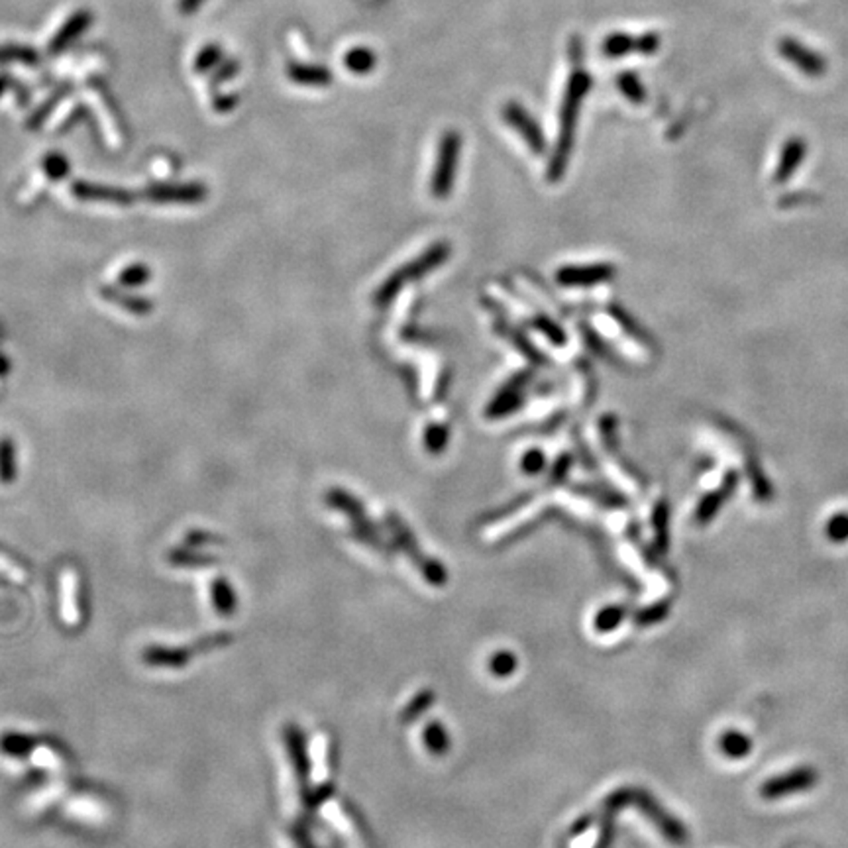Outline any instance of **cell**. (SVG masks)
<instances>
[{"label": "cell", "mask_w": 848, "mask_h": 848, "mask_svg": "<svg viewBox=\"0 0 848 848\" xmlns=\"http://www.w3.org/2000/svg\"><path fill=\"white\" fill-rule=\"evenodd\" d=\"M448 256H450V246L446 242L434 243V246L424 252L422 256H419L417 260H412L407 265H402V268L399 271H395L393 275H389V278L385 279V283L381 285L379 291L375 293V299H374L375 305H379V306L389 305L391 301H393V296L402 287H405L409 281L420 279L422 275H427L432 269H437L438 265H442L444 261L448 260Z\"/></svg>", "instance_id": "obj_1"}, {"label": "cell", "mask_w": 848, "mask_h": 848, "mask_svg": "<svg viewBox=\"0 0 848 848\" xmlns=\"http://www.w3.org/2000/svg\"><path fill=\"white\" fill-rule=\"evenodd\" d=\"M458 155H460V137L458 134H446L442 140L440 152H438V163L434 167V175H432V195L437 199H444L450 195L452 185H454V175H455V167H458Z\"/></svg>", "instance_id": "obj_2"}, {"label": "cell", "mask_w": 848, "mask_h": 848, "mask_svg": "<svg viewBox=\"0 0 848 848\" xmlns=\"http://www.w3.org/2000/svg\"><path fill=\"white\" fill-rule=\"evenodd\" d=\"M817 782H819V773L813 768H798L762 783L760 795L764 799H780V798H786V795L808 791Z\"/></svg>", "instance_id": "obj_3"}, {"label": "cell", "mask_w": 848, "mask_h": 848, "mask_svg": "<svg viewBox=\"0 0 848 848\" xmlns=\"http://www.w3.org/2000/svg\"><path fill=\"white\" fill-rule=\"evenodd\" d=\"M146 199L157 205H197L207 199V187L200 183L154 185L146 189Z\"/></svg>", "instance_id": "obj_4"}, {"label": "cell", "mask_w": 848, "mask_h": 848, "mask_svg": "<svg viewBox=\"0 0 848 848\" xmlns=\"http://www.w3.org/2000/svg\"><path fill=\"white\" fill-rule=\"evenodd\" d=\"M614 265L591 263V265H570L556 273V281L564 287H593L614 278Z\"/></svg>", "instance_id": "obj_5"}, {"label": "cell", "mask_w": 848, "mask_h": 848, "mask_svg": "<svg viewBox=\"0 0 848 848\" xmlns=\"http://www.w3.org/2000/svg\"><path fill=\"white\" fill-rule=\"evenodd\" d=\"M73 197H77L84 203H106L114 207H130L134 203V195L126 189L99 185L91 181H77L71 187Z\"/></svg>", "instance_id": "obj_6"}, {"label": "cell", "mask_w": 848, "mask_h": 848, "mask_svg": "<svg viewBox=\"0 0 848 848\" xmlns=\"http://www.w3.org/2000/svg\"><path fill=\"white\" fill-rule=\"evenodd\" d=\"M525 385H526V375H515L508 384L495 395L491 401V405L487 407V415L493 419L507 417L511 415L513 411L518 409V405L523 402L525 397Z\"/></svg>", "instance_id": "obj_7"}, {"label": "cell", "mask_w": 848, "mask_h": 848, "mask_svg": "<svg viewBox=\"0 0 848 848\" xmlns=\"http://www.w3.org/2000/svg\"><path fill=\"white\" fill-rule=\"evenodd\" d=\"M89 24H91V14L87 13V10H79V13L71 14V18L67 20V22L57 30V34L49 40L48 51L51 53V56H56V53L63 51L71 44L73 40H77L83 34V31L87 30Z\"/></svg>", "instance_id": "obj_8"}, {"label": "cell", "mask_w": 848, "mask_h": 848, "mask_svg": "<svg viewBox=\"0 0 848 848\" xmlns=\"http://www.w3.org/2000/svg\"><path fill=\"white\" fill-rule=\"evenodd\" d=\"M101 296L104 301L120 306L122 311H128L134 316H147L154 311V303L147 301L146 296L124 293L122 289L110 287V285H104V287H101Z\"/></svg>", "instance_id": "obj_9"}, {"label": "cell", "mask_w": 848, "mask_h": 848, "mask_svg": "<svg viewBox=\"0 0 848 848\" xmlns=\"http://www.w3.org/2000/svg\"><path fill=\"white\" fill-rule=\"evenodd\" d=\"M507 119L508 122H511L515 128L523 134V137L526 140V144L533 147L534 152H543V147H544V140H543V134L538 132L536 128V124L533 126V122H530L526 116L521 112V109H511L507 112Z\"/></svg>", "instance_id": "obj_10"}, {"label": "cell", "mask_w": 848, "mask_h": 848, "mask_svg": "<svg viewBox=\"0 0 848 848\" xmlns=\"http://www.w3.org/2000/svg\"><path fill=\"white\" fill-rule=\"evenodd\" d=\"M18 473L16 462V446L10 437L0 438V481L13 483Z\"/></svg>", "instance_id": "obj_11"}, {"label": "cell", "mask_w": 848, "mask_h": 848, "mask_svg": "<svg viewBox=\"0 0 848 848\" xmlns=\"http://www.w3.org/2000/svg\"><path fill=\"white\" fill-rule=\"evenodd\" d=\"M152 279V269L147 263H130L119 273L120 287H144V285Z\"/></svg>", "instance_id": "obj_12"}, {"label": "cell", "mask_w": 848, "mask_h": 848, "mask_svg": "<svg viewBox=\"0 0 848 848\" xmlns=\"http://www.w3.org/2000/svg\"><path fill=\"white\" fill-rule=\"evenodd\" d=\"M719 746L729 758H742L750 752L752 740L746 735L737 733V730H729V733H725L723 737H720Z\"/></svg>", "instance_id": "obj_13"}, {"label": "cell", "mask_w": 848, "mask_h": 848, "mask_svg": "<svg viewBox=\"0 0 848 848\" xmlns=\"http://www.w3.org/2000/svg\"><path fill=\"white\" fill-rule=\"evenodd\" d=\"M289 77L301 84H324L328 83V73L321 67H305L299 63H293L287 69Z\"/></svg>", "instance_id": "obj_14"}, {"label": "cell", "mask_w": 848, "mask_h": 848, "mask_svg": "<svg viewBox=\"0 0 848 848\" xmlns=\"http://www.w3.org/2000/svg\"><path fill=\"white\" fill-rule=\"evenodd\" d=\"M41 173H44L49 181H59V179L67 177L69 162L66 159V155L49 154L44 157V162H41Z\"/></svg>", "instance_id": "obj_15"}, {"label": "cell", "mask_w": 848, "mask_h": 848, "mask_svg": "<svg viewBox=\"0 0 848 848\" xmlns=\"http://www.w3.org/2000/svg\"><path fill=\"white\" fill-rule=\"evenodd\" d=\"M38 53L26 46H3L0 48V63L3 61H20L26 66H36Z\"/></svg>", "instance_id": "obj_16"}, {"label": "cell", "mask_w": 848, "mask_h": 848, "mask_svg": "<svg viewBox=\"0 0 848 848\" xmlns=\"http://www.w3.org/2000/svg\"><path fill=\"white\" fill-rule=\"evenodd\" d=\"M220 57H222L220 49H218L216 46H208V48H205V49L200 51L199 56H197V59H195V69H197L199 73L208 71V69H212V67L216 66V63L220 61Z\"/></svg>", "instance_id": "obj_17"}, {"label": "cell", "mask_w": 848, "mask_h": 848, "mask_svg": "<svg viewBox=\"0 0 848 848\" xmlns=\"http://www.w3.org/2000/svg\"><path fill=\"white\" fill-rule=\"evenodd\" d=\"M448 440V430L442 424H434L427 430V448L430 452H440L444 446H446Z\"/></svg>", "instance_id": "obj_18"}, {"label": "cell", "mask_w": 848, "mask_h": 848, "mask_svg": "<svg viewBox=\"0 0 848 848\" xmlns=\"http://www.w3.org/2000/svg\"><path fill=\"white\" fill-rule=\"evenodd\" d=\"M515 658L511 654H507V652H501V654H497L493 662H491V667H493V672L495 674H499V676H508L513 670H515Z\"/></svg>", "instance_id": "obj_19"}, {"label": "cell", "mask_w": 848, "mask_h": 848, "mask_svg": "<svg viewBox=\"0 0 848 848\" xmlns=\"http://www.w3.org/2000/svg\"><path fill=\"white\" fill-rule=\"evenodd\" d=\"M544 468V455L540 450H530L525 454L523 458V470L526 473H538Z\"/></svg>", "instance_id": "obj_20"}, {"label": "cell", "mask_w": 848, "mask_h": 848, "mask_svg": "<svg viewBox=\"0 0 848 848\" xmlns=\"http://www.w3.org/2000/svg\"><path fill=\"white\" fill-rule=\"evenodd\" d=\"M829 536H831L833 540H844V538H848V518H846V517L835 518V521H833L831 526H829Z\"/></svg>", "instance_id": "obj_21"}, {"label": "cell", "mask_w": 848, "mask_h": 848, "mask_svg": "<svg viewBox=\"0 0 848 848\" xmlns=\"http://www.w3.org/2000/svg\"><path fill=\"white\" fill-rule=\"evenodd\" d=\"M348 66L356 71H366L369 67V59L366 57V51H354L348 57Z\"/></svg>", "instance_id": "obj_22"}, {"label": "cell", "mask_w": 848, "mask_h": 848, "mask_svg": "<svg viewBox=\"0 0 848 848\" xmlns=\"http://www.w3.org/2000/svg\"><path fill=\"white\" fill-rule=\"evenodd\" d=\"M428 737H430V746L434 750H444L446 748V735H444V730H440L438 727H432L428 730Z\"/></svg>", "instance_id": "obj_23"}, {"label": "cell", "mask_w": 848, "mask_h": 848, "mask_svg": "<svg viewBox=\"0 0 848 848\" xmlns=\"http://www.w3.org/2000/svg\"><path fill=\"white\" fill-rule=\"evenodd\" d=\"M203 3L205 0H179V10H181L183 14H190V13H195V10Z\"/></svg>", "instance_id": "obj_24"}, {"label": "cell", "mask_w": 848, "mask_h": 848, "mask_svg": "<svg viewBox=\"0 0 848 848\" xmlns=\"http://www.w3.org/2000/svg\"><path fill=\"white\" fill-rule=\"evenodd\" d=\"M10 371V362H8V358L0 354V377H4L6 374Z\"/></svg>", "instance_id": "obj_25"}, {"label": "cell", "mask_w": 848, "mask_h": 848, "mask_svg": "<svg viewBox=\"0 0 848 848\" xmlns=\"http://www.w3.org/2000/svg\"><path fill=\"white\" fill-rule=\"evenodd\" d=\"M6 87H8V79H6V77H0V94L4 93Z\"/></svg>", "instance_id": "obj_26"}]
</instances>
